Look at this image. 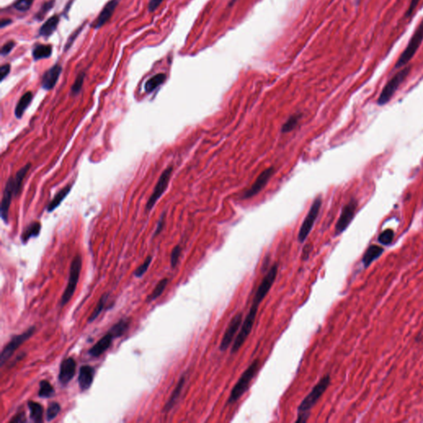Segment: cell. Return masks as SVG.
Masks as SVG:
<instances>
[{
	"label": "cell",
	"mask_w": 423,
	"mask_h": 423,
	"mask_svg": "<svg viewBox=\"0 0 423 423\" xmlns=\"http://www.w3.org/2000/svg\"><path fill=\"white\" fill-rule=\"evenodd\" d=\"M108 298H109V294H104L102 295L101 298L99 299V301L98 302V304L95 307V308H94V311L92 312V314L89 317V320H88L89 323L94 322V320L96 319L97 317H99V315H100L102 311L104 310L107 300H108Z\"/></svg>",
	"instance_id": "33"
},
{
	"label": "cell",
	"mask_w": 423,
	"mask_h": 423,
	"mask_svg": "<svg viewBox=\"0 0 423 423\" xmlns=\"http://www.w3.org/2000/svg\"><path fill=\"white\" fill-rule=\"evenodd\" d=\"M181 251H182V249L180 247V245H177L173 249L171 255H170V266L172 268H175L177 266L180 255H181Z\"/></svg>",
	"instance_id": "38"
},
{
	"label": "cell",
	"mask_w": 423,
	"mask_h": 423,
	"mask_svg": "<svg viewBox=\"0 0 423 423\" xmlns=\"http://www.w3.org/2000/svg\"><path fill=\"white\" fill-rule=\"evenodd\" d=\"M274 168L273 166L267 168L264 170L263 172L259 175L253 185H251V187L244 192L243 194H242V198L247 199V198H253L254 196L257 195L261 190L266 187V185L268 184L269 181L274 175Z\"/></svg>",
	"instance_id": "12"
},
{
	"label": "cell",
	"mask_w": 423,
	"mask_h": 423,
	"mask_svg": "<svg viewBox=\"0 0 423 423\" xmlns=\"http://www.w3.org/2000/svg\"><path fill=\"white\" fill-rule=\"evenodd\" d=\"M152 256H147L146 260H145L144 262L141 265V266H138L137 269H136V270L134 271V276L137 277V278H141V277L143 276L146 273H147V269H149L150 265L152 263Z\"/></svg>",
	"instance_id": "36"
},
{
	"label": "cell",
	"mask_w": 423,
	"mask_h": 423,
	"mask_svg": "<svg viewBox=\"0 0 423 423\" xmlns=\"http://www.w3.org/2000/svg\"><path fill=\"white\" fill-rule=\"evenodd\" d=\"M164 0H151L148 4L149 12H154L161 4Z\"/></svg>",
	"instance_id": "47"
},
{
	"label": "cell",
	"mask_w": 423,
	"mask_h": 423,
	"mask_svg": "<svg viewBox=\"0 0 423 423\" xmlns=\"http://www.w3.org/2000/svg\"><path fill=\"white\" fill-rule=\"evenodd\" d=\"M260 365H261V361L259 359H256L242 373L238 381L231 391L230 396L227 401V405H231L236 403L246 393V391L248 390L249 387L251 385V381L258 373Z\"/></svg>",
	"instance_id": "3"
},
{
	"label": "cell",
	"mask_w": 423,
	"mask_h": 423,
	"mask_svg": "<svg viewBox=\"0 0 423 423\" xmlns=\"http://www.w3.org/2000/svg\"><path fill=\"white\" fill-rule=\"evenodd\" d=\"M32 100H33V93L31 91L27 92L23 94V96L21 97V99H19V101L16 106L15 111H14V114H15V117L17 118L18 119L22 118L24 112L30 105Z\"/></svg>",
	"instance_id": "22"
},
{
	"label": "cell",
	"mask_w": 423,
	"mask_h": 423,
	"mask_svg": "<svg viewBox=\"0 0 423 423\" xmlns=\"http://www.w3.org/2000/svg\"><path fill=\"white\" fill-rule=\"evenodd\" d=\"M54 1L51 0V1H48V2H46V3H44L43 5L41 6V9L39 10L38 13H37V15H36V18H38L39 20H41L42 18H44V16L46 15V13L48 12L50 9H51L52 7H53Z\"/></svg>",
	"instance_id": "40"
},
{
	"label": "cell",
	"mask_w": 423,
	"mask_h": 423,
	"mask_svg": "<svg viewBox=\"0 0 423 423\" xmlns=\"http://www.w3.org/2000/svg\"><path fill=\"white\" fill-rule=\"evenodd\" d=\"M76 362L73 357L66 358L61 362L59 372V381L62 385H67L76 375Z\"/></svg>",
	"instance_id": "14"
},
{
	"label": "cell",
	"mask_w": 423,
	"mask_h": 423,
	"mask_svg": "<svg viewBox=\"0 0 423 423\" xmlns=\"http://www.w3.org/2000/svg\"><path fill=\"white\" fill-rule=\"evenodd\" d=\"M394 238V231L390 228L386 229L378 236V241L384 246H389Z\"/></svg>",
	"instance_id": "34"
},
{
	"label": "cell",
	"mask_w": 423,
	"mask_h": 423,
	"mask_svg": "<svg viewBox=\"0 0 423 423\" xmlns=\"http://www.w3.org/2000/svg\"><path fill=\"white\" fill-rule=\"evenodd\" d=\"M165 79H166V76L165 74L160 73L155 75L147 80V83L145 84V91L147 93L154 91L156 88H158L165 82Z\"/></svg>",
	"instance_id": "28"
},
{
	"label": "cell",
	"mask_w": 423,
	"mask_h": 423,
	"mask_svg": "<svg viewBox=\"0 0 423 423\" xmlns=\"http://www.w3.org/2000/svg\"><path fill=\"white\" fill-rule=\"evenodd\" d=\"M61 411V405L58 403H51L46 409V418L47 422H51L57 417Z\"/></svg>",
	"instance_id": "35"
},
{
	"label": "cell",
	"mask_w": 423,
	"mask_h": 423,
	"mask_svg": "<svg viewBox=\"0 0 423 423\" xmlns=\"http://www.w3.org/2000/svg\"><path fill=\"white\" fill-rule=\"evenodd\" d=\"M269 290L270 289L265 284H261L259 285L258 289L256 290V294L254 296L251 308L249 310L246 317H245V319L241 324V331L236 336V339L234 341V343L231 346V354L237 352L241 349V346H243L244 343L246 342V340L251 334V331L253 329L254 324H255L256 316L258 313L259 307L266 298V295L268 294Z\"/></svg>",
	"instance_id": "1"
},
{
	"label": "cell",
	"mask_w": 423,
	"mask_h": 423,
	"mask_svg": "<svg viewBox=\"0 0 423 423\" xmlns=\"http://www.w3.org/2000/svg\"><path fill=\"white\" fill-rule=\"evenodd\" d=\"M168 283H169V279H168L167 278H164V279H161L160 281H159V283L156 284V286L155 287V289H153V291L152 292V294H150V295H148V297H147V303L155 301V299H157L158 298H159V297L164 293V291H165V288L167 286Z\"/></svg>",
	"instance_id": "30"
},
{
	"label": "cell",
	"mask_w": 423,
	"mask_h": 423,
	"mask_svg": "<svg viewBox=\"0 0 423 423\" xmlns=\"http://www.w3.org/2000/svg\"><path fill=\"white\" fill-rule=\"evenodd\" d=\"M312 246L311 245H306V246H304V248L303 249V252H302V261H305L309 258L310 253L312 251Z\"/></svg>",
	"instance_id": "46"
},
{
	"label": "cell",
	"mask_w": 423,
	"mask_h": 423,
	"mask_svg": "<svg viewBox=\"0 0 423 423\" xmlns=\"http://www.w3.org/2000/svg\"><path fill=\"white\" fill-rule=\"evenodd\" d=\"M26 418H25V413H18V414H16L14 417H13V418L9 421V423H26Z\"/></svg>",
	"instance_id": "45"
},
{
	"label": "cell",
	"mask_w": 423,
	"mask_h": 423,
	"mask_svg": "<svg viewBox=\"0 0 423 423\" xmlns=\"http://www.w3.org/2000/svg\"><path fill=\"white\" fill-rule=\"evenodd\" d=\"M52 53V47L50 45H38L33 51V56L36 61L48 58Z\"/></svg>",
	"instance_id": "29"
},
{
	"label": "cell",
	"mask_w": 423,
	"mask_h": 423,
	"mask_svg": "<svg viewBox=\"0 0 423 423\" xmlns=\"http://www.w3.org/2000/svg\"><path fill=\"white\" fill-rule=\"evenodd\" d=\"M59 17L57 15L53 16L46 20V23L41 26V29L39 31L40 35L43 37H49L56 30V27L58 25Z\"/></svg>",
	"instance_id": "27"
},
{
	"label": "cell",
	"mask_w": 423,
	"mask_h": 423,
	"mask_svg": "<svg viewBox=\"0 0 423 423\" xmlns=\"http://www.w3.org/2000/svg\"><path fill=\"white\" fill-rule=\"evenodd\" d=\"M411 66H405L400 71L395 74L394 76L388 80V83L384 87L382 91L380 93V96L378 98L377 104L380 106H384L388 104L393 98L396 91L400 87L401 84L405 81L408 75L410 74Z\"/></svg>",
	"instance_id": "5"
},
{
	"label": "cell",
	"mask_w": 423,
	"mask_h": 423,
	"mask_svg": "<svg viewBox=\"0 0 423 423\" xmlns=\"http://www.w3.org/2000/svg\"><path fill=\"white\" fill-rule=\"evenodd\" d=\"M165 213H163L161 217H160V220L158 222L157 227H156V229H155V233H154L153 237L157 236V235H159L162 231L163 228L165 227Z\"/></svg>",
	"instance_id": "42"
},
{
	"label": "cell",
	"mask_w": 423,
	"mask_h": 423,
	"mask_svg": "<svg viewBox=\"0 0 423 423\" xmlns=\"http://www.w3.org/2000/svg\"><path fill=\"white\" fill-rule=\"evenodd\" d=\"M358 202L355 198H351L349 203L342 208L337 224L335 226V236H340L347 229L353 219L355 218V212L357 209Z\"/></svg>",
	"instance_id": "9"
},
{
	"label": "cell",
	"mask_w": 423,
	"mask_h": 423,
	"mask_svg": "<svg viewBox=\"0 0 423 423\" xmlns=\"http://www.w3.org/2000/svg\"><path fill=\"white\" fill-rule=\"evenodd\" d=\"M301 114H295L291 115L289 117V119L287 120L286 122H284L282 126L281 132L283 133L292 132L297 127V125L299 124V120L301 119Z\"/></svg>",
	"instance_id": "31"
},
{
	"label": "cell",
	"mask_w": 423,
	"mask_h": 423,
	"mask_svg": "<svg viewBox=\"0 0 423 423\" xmlns=\"http://www.w3.org/2000/svg\"><path fill=\"white\" fill-rule=\"evenodd\" d=\"M114 339H115L114 336L110 332H108V333L104 335V337H102L101 339L99 340L96 344L89 349L88 354L91 357L99 358L104 353L106 352L109 348L111 347Z\"/></svg>",
	"instance_id": "15"
},
{
	"label": "cell",
	"mask_w": 423,
	"mask_h": 423,
	"mask_svg": "<svg viewBox=\"0 0 423 423\" xmlns=\"http://www.w3.org/2000/svg\"><path fill=\"white\" fill-rule=\"evenodd\" d=\"M185 381H186V377H185V375H182L180 377V380L178 381L177 385L175 386V389L173 390L169 400L165 403L164 409H163L165 413H169L175 407V404L179 400V398H180V394L182 393L183 388L185 387Z\"/></svg>",
	"instance_id": "19"
},
{
	"label": "cell",
	"mask_w": 423,
	"mask_h": 423,
	"mask_svg": "<svg viewBox=\"0 0 423 423\" xmlns=\"http://www.w3.org/2000/svg\"><path fill=\"white\" fill-rule=\"evenodd\" d=\"M129 320L122 318V319L118 321L117 323H115V324H114V326L109 330V332H110V333L114 336V338L121 337L122 336H123L126 332H127V330L129 328Z\"/></svg>",
	"instance_id": "25"
},
{
	"label": "cell",
	"mask_w": 423,
	"mask_h": 423,
	"mask_svg": "<svg viewBox=\"0 0 423 423\" xmlns=\"http://www.w3.org/2000/svg\"><path fill=\"white\" fill-rule=\"evenodd\" d=\"M120 0H111L109 3H107L104 9L102 10L101 13L99 14V18H97L96 22L94 23V28H101L102 26L105 24L110 19L113 13H114L115 8L117 7V4L119 3Z\"/></svg>",
	"instance_id": "18"
},
{
	"label": "cell",
	"mask_w": 423,
	"mask_h": 423,
	"mask_svg": "<svg viewBox=\"0 0 423 423\" xmlns=\"http://www.w3.org/2000/svg\"><path fill=\"white\" fill-rule=\"evenodd\" d=\"M62 67L59 65H55L48 71H46L41 79V86L46 90H51L56 86L58 81L59 77L61 76Z\"/></svg>",
	"instance_id": "16"
},
{
	"label": "cell",
	"mask_w": 423,
	"mask_h": 423,
	"mask_svg": "<svg viewBox=\"0 0 423 423\" xmlns=\"http://www.w3.org/2000/svg\"><path fill=\"white\" fill-rule=\"evenodd\" d=\"M31 165H31L30 163H28L27 165H24L23 168H21L18 172L16 173L15 177L13 178V181H14V196H18V193H20L22 184H23V180H24L26 175H27L28 171L30 170Z\"/></svg>",
	"instance_id": "26"
},
{
	"label": "cell",
	"mask_w": 423,
	"mask_h": 423,
	"mask_svg": "<svg viewBox=\"0 0 423 423\" xmlns=\"http://www.w3.org/2000/svg\"><path fill=\"white\" fill-rule=\"evenodd\" d=\"M322 204V197L317 196L312 202L308 213H307L306 218H304V222L302 223L299 229V234H298V241L299 243H304L311 232V231L312 230L315 222L317 220L321 210Z\"/></svg>",
	"instance_id": "7"
},
{
	"label": "cell",
	"mask_w": 423,
	"mask_h": 423,
	"mask_svg": "<svg viewBox=\"0 0 423 423\" xmlns=\"http://www.w3.org/2000/svg\"><path fill=\"white\" fill-rule=\"evenodd\" d=\"M39 386L40 389L38 392V396L40 398H48L54 395L55 390L53 386L51 385L47 380H41V382L39 383Z\"/></svg>",
	"instance_id": "32"
},
{
	"label": "cell",
	"mask_w": 423,
	"mask_h": 423,
	"mask_svg": "<svg viewBox=\"0 0 423 423\" xmlns=\"http://www.w3.org/2000/svg\"><path fill=\"white\" fill-rule=\"evenodd\" d=\"M11 23H12V21L10 19H3L1 22V28H4L8 24H10Z\"/></svg>",
	"instance_id": "49"
},
{
	"label": "cell",
	"mask_w": 423,
	"mask_h": 423,
	"mask_svg": "<svg viewBox=\"0 0 423 423\" xmlns=\"http://www.w3.org/2000/svg\"><path fill=\"white\" fill-rule=\"evenodd\" d=\"M82 257L79 254L76 255L71 261L70 275H69L68 284L66 285V289L61 296L60 304L61 307L66 306L72 299L76 292L77 284L79 282V274L81 272Z\"/></svg>",
	"instance_id": "6"
},
{
	"label": "cell",
	"mask_w": 423,
	"mask_h": 423,
	"mask_svg": "<svg viewBox=\"0 0 423 423\" xmlns=\"http://www.w3.org/2000/svg\"><path fill=\"white\" fill-rule=\"evenodd\" d=\"M84 77H85V74L84 72H81V73L79 74V76H77V78L75 80V83H74L73 85L71 87V93L74 96L79 94V92L81 90L83 83H84Z\"/></svg>",
	"instance_id": "37"
},
{
	"label": "cell",
	"mask_w": 423,
	"mask_h": 423,
	"mask_svg": "<svg viewBox=\"0 0 423 423\" xmlns=\"http://www.w3.org/2000/svg\"><path fill=\"white\" fill-rule=\"evenodd\" d=\"M243 322V312H239L236 315H234L230 322L228 323V327L226 329L223 338L221 340L219 350L220 351H226L228 347L230 346L231 342H233L234 337L241 327Z\"/></svg>",
	"instance_id": "10"
},
{
	"label": "cell",
	"mask_w": 423,
	"mask_h": 423,
	"mask_svg": "<svg viewBox=\"0 0 423 423\" xmlns=\"http://www.w3.org/2000/svg\"><path fill=\"white\" fill-rule=\"evenodd\" d=\"M331 384V376L329 374L325 375L318 381L312 390L302 401L298 408V418L296 423H306L310 416L312 408L316 405L320 398L324 394Z\"/></svg>",
	"instance_id": "2"
},
{
	"label": "cell",
	"mask_w": 423,
	"mask_h": 423,
	"mask_svg": "<svg viewBox=\"0 0 423 423\" xmlns=\"http://www.w3.org/2000/svg\"><path fill=\"white\" fill-rule=\"evenodd\" d=\"M13 195H14V181H13V177H11L6 183L3 198L1 202V209H0L1 218L5 223H8V212H9V208H10Z\"/></svg>",
	"instance_id": "13"
},
{
	"label": "cell",
	"mask_w": 423,
	"mask_h": 423,
	"mask_svg": "<svg viewBox=\"0 0 423 423\" xmlns=\"http://www.w3.org/2000/svg\"><path fill=\"white\" fill-rule=\"evenodd\" d=\"M419 2H420V0H412V1H411L408 10H407V12H406L405 13V18H408V17H410V16L413 14V12H414V10L416 9V8L418 7Z\"/></svg>",
	"instance_id": "43"
},
{
	"label": "cell",
	"mask_w": 423,
	"mask_h": 423,
	"mask_svg": "<svg viewBox=\"0 0 423 423\" xmlns=\"http://www.w3.org/2000/svg\"><path fill=\"white\" fill-rule=\"evenodd\" d=\"M172 171L173 166H169L163 171L162 174L160 176V179L158 180L157 184L155 186L153 193L147 201V205H146L147 211L152 210L157 202L158 199L162 196L163 193H165V191L169 185V183H170Z\"/></svg>",
	"instance_id": "11"
},
{
	"label": "cell",
	"mask_w": 423,
	"mask_h": 423,
	"mask_svg": "<svg viewBox=\"0 0 423 423\" xmlns=\"http://www.w3.org/2000/svg\"><path fill=\"white\" fill-rule=\"evenodd\" d=\"M384 252L385 250L381 246L377 245H371L369 246L363 256L362 263L365 269L370 267V265L377 259L380 258Z\"/></svg>",
	"instance_id": "20"
},
{
	"label": "cell",
	"mask_w": 423,
	"mask_h": 423,
	"mask_svg": "<svg viewBox=\"0 0 423 423\" xmlns=\"http://www.w3.org/2000/svg\"><path fill=\"white\" fill-rule=\"evenodd\" d=\"M14 45H15V43L12 41H8L7 43L4 44L3 47H2V50H1V55H2V56H6V55H8V54L13 50V47H14Z\"/></svg>",
	"instance_id": "44"
},
{
	"label": "cell",
	"mask_w": 423,
	"mask_h": 423,
	"mask_svg": "<svg viewBox=\"0 0 423 423\" xmlns=\"http://www.w3.org/2000/svg\"><path fill=\"white\" fill-rule=\"evenodd\" d=\"M94 375H95V370L94 367H92L90 365H82L79 369V377H78L80 390L86 391L91 387L94 381Z\"/></svg>",
	"instance_id": "17"
},
{
	"label": "cell",
	"mask_w": 423,
	"mask_h": 423,
	"mask_svg": "<svg viewBox=\"0 0 423 423\" xmlns=\"http://www.w3.org/2000/svg\"><path fill=\"white\" fill-rule=\"evenodd\" d=\"M34 0H18L14 3V8L20 12H26L33 5Z\"/></svg>",
	"instance_id": "39"
},
{
	"label": "cell",
	"mask_w": 423,
	"mask_h": 423,
	"mask_svg": "<svg viewBox=\"0 0 423 423\" xmlns=\"http://www.w3.org/2000/svg\"><path fill=\"white\" fill-rule=\"evenodd\" d=\"M35 330L36 327L33 326L22 334L16 335L14 337H12L10 342L6 345L2 350V352H1V355H0L1 366L4 365V364L12 357V355H13V353L15 352V350H18L23 343H24L26 341H28L33 336V333L35 332Z\"/></svg>",
	"instance_id": "8"
},
{
	"label": "cell",
	"mask_w": 423,
	"mask_h": 423,
	"mask_svg": "<svg viewBox=\"0 0 423 423\" xmlns=\"http://www.w3.org/2000/svg\"><path fill=\"white\" fill-rule=\"evenodd\" d=\"M71 188H72V185H66V187L63 188L62 190L59 191L58 193H56L53 199L49 203L48 205L46 207V210L48 213L53 212L61 204V202L67 197L69 193L71 192Z\"/></svg>",
	"instance_id": "21"
},
{
	"label": "cell",
	"mask_w": 423,
	"mask_h": 423,
	"mask_svg": "<svg viewBox=\"0 0 423 423\" xmlns=\"http://www.w3.org/2000/svg\"><path fill=\"white\" fill-rule=\"evenodd\" d=\"M10 69L9 64H6V65L1 66V68H0V79H1V81H3V79H5L6 77L8 76V74L10 72Z\"/></svg>",
	"instance_id": "41"
},
{
	"label": "cell",
	"mask_w": 423,
	"mask_h": 423,
	"mask_svg": "<svg viewBox=\"0 0 423 423\" xmlns=\"http://www.w3.org/2000/svg\"><path fill=\"white\" fill-rule=\"evenodd\" d=\"M80 30H81V29H79V30L77 31V32H76V33H73L74 37L73 35H72L71 36V38H70V39H69L68 42H67V44H66V48H65V50H68V49L71 47V45H72V43H73V41H75L74 39H76V37L78 36L79 33H80Z\"/></svg>",
	"instance_id": "48"
},
{
	"label": "cell",
	"mask_w": 423,
	"mask_h": 423,
	"mask_svg": "<svg viewBox=\"0 0 423 423\" xmlns=\"http://www.w3.org/2000/svg\"><path fill=\"white\" fill-rule=\"evenodd\" d=\"M28 408L30 411V418L34 423H41L43 418V408L40 403L33 401L28 403Z\"/></svg>",
	"instance_id": "24"
},
{
	"label": "cell",
	"mask_w": 423,
	"mask_h": 423,
	"mask_svg": "<svg viewBox=\"0 0 423 423\" xmlns=\"http://www.w3.org/2000/svg\"><path fill=\"white\" fill-rule=\"evenodd\" d=\"M423 41V19L421 21L418 28H416L415 32L413 33L412 38L408 41V45L402 52L400 56L398 57V61L396 62L394 68L400 69L405 67L407 64L409 63L412 59L414 57L418 49Z\"/></svg>",
	"instance_id": "4"
},
{
	"label": "cell",
	"mask_w": 423,
	"mask_h": 423,
	"mask_svg": "<svg viewBox=\"0 0 423 423\" xmlns=\"http://www.w3.org/2000/svg\"><path fill=\"white\" fill-rule=\"evenodd\" d=\"M41 228V223L38 222H34L31 223L30 225H28L25 230L23 231V234L21 236V240L23 241V243H27L29 241V239L32 237H37L39 236Z\"/></svg>",
	"instance_id": "23"
}]
</instances>
